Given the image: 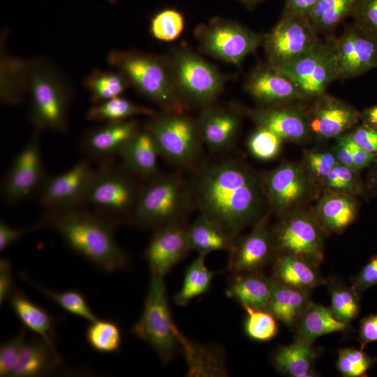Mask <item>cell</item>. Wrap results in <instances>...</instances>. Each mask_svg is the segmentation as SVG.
Returning <instances> with one entry per match:
<instances>
[{
  "instance_id": "1",
  "label": "cell",
  "mask_w": 377,
  "mask_h": 377,
  "mask_svg": "<svg viewBox=\"0 0 377 377\" xmlns=\"http://www.w3.org/2000/svg\"><path fill=\"white\" fill-rule=\"evenodd\" d=\"M190 191L200 214L234 241L265 214L260 176L237 160L223 159L205 166L197 172Z\"/></svg>"
},
{
  "instance_id": "2",
  "label": "cell",
  "mask_w": 377,
  "mask_h": 377,
  "mask_svg": "<svg viewBox=\"0 0 377 377\" xmlns=\"http://www.w3.org/2000/svg\"><path fill=\"white\" fill-rule=\"evenodd\" d=\"M40 224L55 230L71 249L104 271L113 272L128 265L115 239L114 223L94 211L46 210Z\"/></svg>"
},
{
  "instance_id": "3",
  "label": "cell",
  "mask_w": 377,
  "mask_h": 377,
  "mask_svg": "<svg viewBox=\"0 0 377 377\" xmlns=\"http://www.w3.org/2000/svg\"><path fill=\"white\" fill-rule=\"evenodd\" d=\"M107 61L141 94L165 112L184 113L186 105L178 91L168 60L138 52L114 50L108 53Z\"/></svg>"
},
{
  "instance_id": "4",
  "label": "cell",
  "mask_w": 377,
  "mask_h": 377,
  "mask_svg": "<svg viewBox=\"0 0 377 377\" xmlns=\"http://www.w3.org/2000/svg\"><path fill=\"white\" fill-rule=\"evenodd\" d=\"M27 94L30 119L38 131H66L72 90L57 68L42 59L31 61Z\"/></svg>"
},
{
  "instance_id": "5",
  "label": "cell",
  "mask_w": 377,
  "mask_h": 377,
  "mask_svg": "<svg viewBox=\"0 0 377 377\" xmlns=\"http://www.w3.org/2000/svg\"><path fill=\"white\" fill-rule=\"evenodd\" d=\"M191 202L190 188L180 177L158 175L142 186L129 219L138 226L156 230L183 222Z\"/></svg>"
},
{
  "instance_id": "6",
  "label": "cell",
  "mask_w": 377,
  "mask_h": 377,
  "mask_svg": "<svg viewBox=\"0 0 377 377\" xmlns=\"http://www.w3.org/2000/svg\"><path fill=\"white\" fill-rule=\"evenodd\" d=\"M110 161H103L94 170L85 205L112 223L130 219L138 201L140 187L128 172Z\"/></svg>"
},
{
  "instance_id": "7",
  "label": "cell",
  "mask_w": 377,
  "mask_h": 377,
  "mask_svg": "<svg viewBox=\"0 0 377 377\" xmlns=\"http://www.w3.org/2000/svg\"><path fill=\"white\" fill-rule=\"evenodd\" d=\"M163 277L151 274L143 309L132 332L150 346L162 363L167 364L180 346V331L172 318Z\"/></svg>"
},
{
  "instance_id": "8",
  "label": "cell",
  "mask_w": 377,
  "mask_h": 377,
  "mask_svg": "<svg viewBox=\"0 0 377 377\" xmlns=\"http://www.w3.org/2000/svg\"><path fill=\"white\" fill-rule=\"evenodd\" d=\"M266 205L281 217L317 200L321 189L303 163H285L260 176Z\"/></svg>"
},
{
  "instance_id": "9",
  "label": "cell",
  "mask_w": 377,
  "mask_h": 377,
  "mask_svg": "<svg viewBox=\"0 0 377 377\" xmlns=\"http://www.w3.org/2000/svg\"><path fill=\"white\" fill-rule=\"evenodd\" d=\"M272 235L276 253L300 258L318 268L322 263L327 234L312 209L302 207L279 217Z\"/></svg>"
},
{
  "instance_id": "10",
  "label": "cell",
  "mask_w": 377,
  "mask_h": 377,
  "mask_svg": "<svg viewBox=\"0 0 377 377\" xmlns=\"http://www.w3.org/2000/svg\"><path fill=\"white\" fill-rule=\"evenodd\" d=\"M172 75L184 102L211 105L221 94L224 77L211 64L188 50L176 51L168 61Z\"/></svg>"
},
{
  "instance_id": "11",
  "label": "cell",
  "mask_w": 377,
  "mask_h": 377,
  "mask_svg": "<svg viewBox=\"0 0 377 377\" xmlns=\"http://www.w3.org/2000/svg\"><path fill=\"white\" fill-rule=\"evenodd\" d=\"M145 129L156 141L160 155L173 164L189 165L200 154L202 142L198 122L184 113L154 114Z\"/></svg>"
},
{
  "instance_id": "12",
  "label": "cell",
  "mask_w": 377,
  "mask_h": 377,
  "mask_svg": "<svg viewBox=\"0 0 377 377\" xmlns=\"http://www.w3.org/2000/svg\"><path fill=\"white\" fill-rule=\"evenodd\" d=\"M195 34L205 52L234 65H239L263 40V36L237 22L218 17L199 25Z\"/></svg>"
},
{
  "instance_id": "13",
  "label": "cell",
  "mask_w": 377,
  "mask_h": 377,
  "mask_svg": "<svg viewBox=\"0 0 377 377\" xmlns=\"http://www.w3.org/2000/svg\"><path fill=\"white\" fill-rule=\"evenodd\" d=\"M276 68L288 75L307 98L324 94L329 85L337 80L335 38L319 39L297 59Z\"/></svg>"
},
{
  "instance_id": "14",
  "label": "cell",
  "mask_w": 377,
  "mask_h": 377,
  "mask_svg": "<svg viewBox=\"0 0 377 377\" xmlns=\"http://www.w3.org/2000/svg\"><path fill=\"white\" fill-rule=\"evenodd\" d=\"M318 34L307 15L283 13L263 36L269 64L279 68L291 63L319 40Z\"/></svg>"
},
{
  "instance_id": "15",
  "label": "cell",
  "mask_w": 377,
  "mask_h": 377,
  "mask_svg": "<svg viewBox=\"0 0 377 377\" xmlns=\"http://www.w3.org/2000/svg\"><path fill=\"white\" fill-rule=\"evenodd\" d=\"M36 132L14 158L1 184V195L8 204L20 203L38 193L47 175L43 163Z\"/></svg>"
},
{
  "instance_id": "16",
  "label": "cell",
  "mask_w": 377,
  "mask_h": 377,
  "mask_svg": "<svg viewBox=\"0 0 377 377\" xmlns=\"http://www.w3.org/2000/svg\"><path fill=\"white\" fill-rule=\"evenodd\" d=\"M94 170L87 160H81L64 172L48 176L38 194L46 210L82 207L85 205Z\"/></svg>"
},
{
  "instance_id": "17",
  "label": "cell",
  "mask_w": 377,
  "mask_h": 377,
  "mask_svg": "<svg viewBox=\"0 0 377 377\" xmlns=\"http://www.w3.org/2000/svg\"><path fill=\"white\" fill-rule=\"evenodd\" d=\"M228 269L232 274L259 272L274 255L272 228L265 214L246 235L238 237L229 251Z\"/></svg>"
},
{
  "instance_id": "18",
  "label": "cell",
  "mask_w": 377,
  "mask_h": 377,
  "mask_svg": "<svg viewBox=\"0 0 377 377\" xmlns=\"http://www.w3.org/2000/svg\"><path fill=\"white\" fill-rule=\"evenodd\" d=\"M338 79L360 76L377 68V39L353 24L335 38Z\"/></svg>"
},
{
  "instance_id": "19",
  "label": "cell",
  "mask_w": 377,
  "mask_h": 377,
  "mask_svg": "<svg viewBox=\"0 0 377 377\" xmlns=\"http://www.w3.org/2000/svg\"><path fill=\"white\" fill-rule=\"evenodd\" d=\"M315 98L306 114L311 136L319 140L336 139L360 121V112L339 98L325 93Z\"/></svg>"
},
{
  "instance_id": "20",
  "label": "cell",
  "mask_w": 377,
  "mask_h": 377,
  "mask_svg": "<svg viewBox=\"0 0 377 377\" xmlns=\"http://www.w3.org/2000/svg\"><path fill=\"white\" fill-rule=\"evenodd\" d=\"M184 222L156 229L145 253L151 274L164 276L191 250Z\"/></svg>"
},
{
  "instance_id": "21",
  "label": "cell",
  "mask_w": 377,
  "mask_h": 377,
  "mask_svg": "<svg viewBox=\"0 0 377 377\" xmlns=\"http://www.w3.org/2000/svg\"><path fill=\"white\" fill-rule=\"evenodd\" d=\"M291 103L247 109L246 114L257 126L269 129L283 141L302 144L312 137L306 111Z\"/></svg>"
},
{
  "instance_id": "22",
  "label": "cell",
  "mask_w": 377,
  "mask_h": 377,
  "mask_svg": "<svg viewBox=\"0 0 377 377\" xmlns=\"http://www.w3.org/2000/svg\"><path fill=\"white\" fill-rule=\"evenodd\" d=\"M245 89L265 107L307 99L288 75L269 64L254 71L247 79Z\"/></svg>"
},
{
  "instance_id": "23",
  "label": "cell",
  "mask_w": 377,
  "mask_h": 377,
  "mask_svg": "<svg viewBox=\"0 0 377 377\" xmlns=\"http://www.w3.org/2000/svg\"><path fill=\"white\" fill-rule=\"evenodd\" d=\"M139 131L138 123L132 119L105 123L84 133L80 142V149L91 159L108 160L119 155Z\"/></svg>"
},
{
  "instance_id": "24",
  "label": "cell",
  "mask_w": 377,
  "mask_h": 377,
  "mask_svg": "<svg viewBox=\"0 0 377 377\" xmlns=\"http://www.w3.org/2000/svg\"><path fill=\"white\" fill-rule=\"evenodd\" d=\"M202 142L212 152H221L235 143L240 128L238 113L232 110L214 108L202 109L197 121Z\"/></svg>"
},
{
  "instance_id": "25",
  "label": "cell",
  "mask_w": 377,
  "mask_h": 377,
  "mask_svg": "<svg viewBox=\"0 0 377 377\" xmlns=\"http://www.w3.org/2000/svg\"><path fill=\"white\" fill-rule=\"evenodd\" d=\"M312 209L327 235L341 234L356 221L360 203L356 196L325 191Z\"/></svg>"
},
{
  "instance_id": "26",
  "label": "cell",
  "mask_w": 377,
  "mask_h": 377,
  "mask_svg": "<svg viewBox=\"0 0 377 377\" xmlns=\"http://www.w3.org/2000/svg\"><path fill=\"white\" fill-rule=\"evenodd\" d=\"M62 365L55 346L38 336L26 341L11 376L34 377L50 374Z\"/></svg>"
},
{
  "instance_id": "27",
  "label": "cell",
  "mask_w": 377,
  "mask_h": 377,
  "mask_svg": "<svg viewBox=\"0 0 377 377\" xmlns=\"http://www.w3.org/2000/svg\"><path fill=\"white\" fill-rule=\"evenodd\" d=\"M159 155L156 141L145 128L129 140L119 154L126 169L147 180L159 175L157 164Z\"/></svg>"
},
{
  "instance_id": "28",
  "label": "cell",
  "mask_w": 377,
  "mask_h": 377,
  "mask_svg": "<svg viewBox=\"0 0 377 377\" xmlns=\"http://www.w3.org/2000/svg\"><path fill=\"white\" fill-rule=\"evenodd\" d=\"M272 263V277L286 285L310 291L327 283L318 272V267L300 258L275 253Z\"/></svg>"
},
{
  "instance_id": "29",
  "label": "cell",
  "mask_w": 377,
  "mask_h": 377,
  "mask_svg": "<svg viewBox=\"0 0 377 377\" xmlns=\"http://www.w3.org/2000/svg\"><path fill=\"white\" fill-rule=\"evenodd\" d=\"M226 294L242 306L267 310L271 297V279L261 271L232 274Z\"/></svg>"
},
{
  "instance_id": "30",
  "label": "cell",
  "mask_w": 377,
  "mask_h": 377,
  "mask_svg": "<svg viewBox=\"0 0 377 377\" xmlns=\"http://www.w3.org/2000/svg\"><path fill=\"white\" fill-rule=\"evenodd\" d=\"M271 297L268 311L290 327H295L310 301L309 290L282 283L272 276Z\"/></svg>"
},
{
  "instance_id": "31",
  "label": "cell",
  "mask_w": 377,
  "mask_h": 377,
  "mask_svg": "<svg viewBox=\"0 0 377 377\" xmlns=\"http://www.w3.org/2000/svg\"><path fill=\"white\" fill-rule=\"evenodd\" d=\"M191 376H226V354L220 346L202 345L179 336Z\"/></svg>"
},
{
  "instance_id": "32",
  "label": "cell",
  "mask_w": 377,
  "mask_h": 377,
  "mask_svg": "<svg viewBox=\"0 0 377 377\" xmlns=\"http://www.w3.org/2000/svg\"><path fill=\"white\" fill-rule=\"evenodd\" d=\"M348 325L338 320L329 307L310 302L295 326L294 341L313 344L319 337L346 330Z\"/></svg>"
},
{
  "instance_id": "33",
  "label": "cell",
  "mask_w": 377,
  "mask_h": 377,
  "mask_svg": "<svg viewBox=\"0 0 377 377\" xmlns=\"http://www.w3.org/2000/svg\"><path fill=\"white\" fill-rule=\"evenodd\" d=\"M318 350L313 344L294 341L290 345L278 347L273 353L272 362L281 374L291 377L316 376L314 363Z\"/></svg>"
},
{
  "instance_id": "34",
  "label": "cell",
  "mask_w": 377,
  "mask_h": 377,
  "mask_svg": "<svg viewBox=\"0 0 377 377\" xmlns=\"http://www.w3.org/2000/svg\"><path fill=\"white\" fill-rule=\"evenodd\" d=\"M8 300L13 312L26 329L31 330L54 346L52 338L54 318L47 311L19 290H14Z\"/></svg>"
},
{
  "instance_id": "35",
  "label": "cell",
  "mask_w": 377,
  "mask_h": 377,
  "mask_svg": "<svg viewBox=\"0 0 377 377\" xmlns=\"http://www.w3.org/2000/svg\"><path fill=\"white\" fill-rule=\"evenodd\" d=\"M187 230L191 249L198 253L208 254L216 251L229 252L235 242L217 224L201 214Z\"/></svg>"
},
{
  "instance_id": "36",
  "label": "cell",
  "mask_w": 377,
  "mask_h": 377,
  "mask_svg": "<svg viewBox=\"0 0 377 377\" xmlns=\"http://www.w3.org/2000/svg\"><path fill=\"white\" fill-rule=\"evenodd\" d=\"M1 62V99L8 105L20 103L28 83L31 61L12 57H3Z\"/></svg>"
},
{
  "instance_id": "37",
  "label": "cell",
  "mask_w": 377,
  "mask_h": 377,
  "mask_svg": "<svg viewBox=\"0 0 377 377\" xmlns=\"http://www.w3.org/2000/svg\"><path fill=\"white\" fill-rule=\"evenodd\" d=\"M207 254L198 253L187 267L182 286L174 296V302L180 306L187 305L193 299L206 293L215 275L205 264Z\"/></svg>"
},
{
  "instance_id": "38",
  "label": "cell",
  "mask_w": 377,
  "mask_h": 377,
  "mask_svg": "<svg viewBox=\"0 0 377 377\" xmlns=\"http://www.w3.org/2000/svg\"><path fill=\"white\" fill-rule=\"evenodd\" d=\"M154 114L153 110L139 105L119 96L94 104L87 111L86 117L89 121L108 123L131 119L138 115Z\"/></svg>"
},
{
  "instance_id": "39",
  "label": "cell",
  "mask_w": 377,
  "mask_h": 377,
  "mask_svg": "<svg viewBox=\"0 0 377 377\" xmlns=\"http://www.w3.org/2000/svg\"><path fill=\"white\" fill-rule=\"evenodd\" d=\"M330 295L329 309L338 320L349 325L360 312L361 295L338 279H331L326 283Z\"/></svg>"
},
{
  "instance_id": "40",
  "label": "cell",
  "mask_w": 377,
  "mask_h": 377,
  "mask_svg": "<svg viewBox=\"0 0 377 377\" xmlns=\"http://www.w3.org/2000/svg\"><path fill=\"white\" fill-rule=\"evenodd\" d=\"M84 84L90 92L91 101L98 104L121 96L130 83L126 76L119 71H107L98 69L87 76Z\"/></svg>"
},
{
  "instance_id": "41",
  "label": "cell",
  "mask_w": 377,
  "mask_h": 377,
  "mask_svg": "<svg viewBox=\"0 0 377 377\" xmlns=\"http://www.w3.org/2000/svg\"><path fill=\"white\" fill-rule=\"evenodd\" d=\"M357 0H319L307 14L319 31L335 28L348 16H351Z\"/></svg>"
},
{
  "instance_id": "42",
  "label": "cell",
  "mask_w": 377,
  "mask_h": 377,
  "mask_svg": "<svg viewBox=\"0 0 377 377\" xmlns=\"http://www.w3.org/2000/svg\"><path fill=\"white\" fill-rule=\"evenodd\" d=\"M20 276L27 283L31 285L68 313L89 322L98 319L84 295L79 291L75 290L61 292L52 290L34 281L25 272H22Z\"/></svg>"
},
{
  "instance_id": "43",
  "label": "cell",
  "mask_w": 377,
  "mask_h": 377,
  "mask_svg": "<svg viewBox=\"0 0 377 377\" xmlns=\"http://www.w3.org/2000/svg\"><path fill=\"white\" fill-rule=\"evenodd\" d=\"M319 186L322 191H334L356 197L362 195L366 191L360 171L339 163L319 184Z\"/></svg>"
},
{
  "instance_id": "44",
  "label": "cell",
  "mask_w": 377,
  "mask_h": 377,
  "mask_svg": "<svg viewBox=\"0 0 377 377\" xmlns=\"http://www.w3.org/2000/svg\"><path fill=\"white\" fill-rule=\"evenodd\" d=\"M86 339L94 350L102 353H112L119 350L121 334L114 323L98 318L90 322L87 327Z\"/></svg>"
},
{
  "instance_id": "45",
  "label": "cell",
  "mask_w": 377,
  "mask_h": 377,
  "mask_svg": "<svg viewBox=\"0 0 377 377\" xmlns=\"http://www.w3.org/2000/svg\"><path fill=\"white\" fill-rule=\"evenodd\" d=\"M246 311L244 329L251 339L266 342L273 339L277 334V319L268 311L243 306Z\"/></svg>"
},
{
  "instance_id": "46",
  "label": "cell",
  "mask_w": 377,
  "mask_h": 377,
  "mask_svg": "<svg viewBox=\"0 0 377 377\" xmlns=\"http://www.w3.org/2000/svg\"><path fill=\"white\" fill-rule=\"evenodd\" d=\"M377 361L376 357L362 348H343L338 351L337 369L345 377H362L367 374Z\"/></svg>"
},
{
  "instance_id": "47",
  "label": "cell",
  "mask_w": 377,
  "mask_h": 377,
  "mask_svg": "<svg viewBox=\"0 0 377 377\" xmlns=\"http://www.w3.org/2000/svg\"><path fill=\"white\" fill-rule=\"evenodd\" d=\"M183 14L175 8H165L157 13L151 19L150 31L152 36L161 41L177 39L184 31Z\"/></svg>"
},
{
  "instance_id": "48",
  "label": "cell",
  "mask_w": 377,
  "mask_h": 377,
  "mask_svg": "<svg viewBox=\"0 0 377 377\" xmlns=\"http://www.w3.org/2000/svg\"><path fill=\"white\" fill-rule=\"evenodd\" d=\"M283 141L278 135L269 129L257 126L247 140V147L255 158L269 161L278 156Z\"/></svg>"
},
{
  "instance_id": "49",
  "label": "cell",
  "mask_w": 377,
  "mask_h": 377,
  "mask_svg": "<svg viewBox=\"0 0 377 377\" xmlns=\"http://www.w3.org/2000/svg\"><path fill=\"white\" fill-rule=\"evenodd\" d=\"M337 160L332 150L311 149L304 153L303 165L319 184L337 165Z\"/></svg>"
},
{
  "instance_id": "50",
  "label": "cell",
  "mask_w": 377,
  "mask_h": 377,
  "mask_svg": "<svg viewBox=\"0 0 377 377\" xmlns=\"http://www.w3.org/2000/svg\"><path fill=\"white\" fill-rule=\"evenodd\" d=\"M26 328L7 341L0 347V376H11L18 361L25 340Z\"/></svg>"
},
{
  "instance_id": "51",
  "label": "cell",
  "mask_w": 377,
  "mask_h": 377,
  "mask_svg": "<svg viewBox=\"0 0 377 377\" xmlns=\"http://www.w3.org/2000/svg\"><path fill=\"white\" fill-rule=\"evenodd\" d=\"M351 16L355 24L377 39V0H357Z\"/></svg>"
},
{
  "instance_id": "52",
  "label": "cell",
  "mask_w": 377,
  "mask_h": 377,
  "mask_svg": "<svg viewBox=\"0 0 377 377\" xmlns=\"http://www.w3.org/2000/svg\"><path fill=\"white\" fill-rule=\"evenodd\" d=\"M352 286L362 295L377 286V254L371 257L359 272L351 279Z\"/></svg>"
},
{
  "instance_id": "53",
  "label": "cell",
  "mask_w": 377,
  "mask_h": 377,
  "mask_svg": "<svg viewBox=\"0 0 377 377\" xmlns=\"http://www.w3.org/2000/svg\"><path fill=\"white\" fill-rule=\"evenodd\" d=\"M347 133L359 146L377 156V131L361 124Z\"/></svg>"
},
{
  "instance_id": "54",
  "label": "cell",
  "mask_w": 377,
  "mask_h": 377,
  "mask_svg": "<svg viewBox=\"0 0 377 377\" xmlns=\"http://www.w3.org/2000/svg\"><path fill=\"white\" fill-rule=\"evenodd\" d=\"M40 228L41 226L39 223L30 227L15 228L1 220L0 222V251H4L29 232Z\"/></svg>"
},
{
  "instance_id": "55",
  "label": "cell",
  "mask_w": 377,
  "mask_h": 377,
  "mask_svg": "<svg viewBox=\"0 0 377 377\" xmlns=\"http://www.w3.org/2000/svg\"><path fill=\"white\" fill-rule=\"evenodd\" d=\"M358 341L363 349L369 343L377 342V313H372L360 320Z\"/></svg>"
},
{
  "instance_id": "56",
  "label": "cell",
  "mask_w": 377,
  "mask_h": 377,
  "mask_svg": "<svg viewBox=\"0 0 377 377\" xmlns=\"http://www.w3.org/2000/svg\"><path fill=\"white\" fill-rule=\"evenodd\" d=\"M345 136L353 161L355 170L360 171L369 168L376 161L377 156L367 151L359 146L352 140L348 133H345Z\"/></svg>"
},
{
  "instance_id": "57",
  "label": "cell",
  "mask_w": 377,
  "mask_h": 377,
  "mask_svg": "<svg viewBox=\"0 0 377 377\" xmlns=\"http://www.w3.org/2000/svg\"><path fill=\"white\" fill-rule=\"evenodd\" d=\"M14 291L13 274L10 263L6 258L0 260V304L2 305Z\"/></svg>"
},
{
  "instance_id": "58",
  "label": "cell",
  "mask_w": 377,
  "mask_h": 377,
  "mask_svg": "<svg viewBox=\"0 0 377 377\" xmlns=\"http://www.w3.org/2000/svg\"><path fill=\"white\" fill-rule=\"evenodd\" d=\"M319 0H286L283 13L307 15Z\"/></svg>"
},
{
  "instance_id": "59",
  "label": "cell",
  "mask_w": 377,
  "mask_h": 377,
  "mask_svg": "<svg viewBox=\"0 0 377 377\" xmlns=\"http://www.w3.org/2000/svg\"><path fill=\"white\" fill-rule=\"evenodd\" d=\"M362 124L377 131V104L360 112Z\"/></svg>"
},
{
  "instance_id": "60",
  "label": "cell",
  "mask_w": 377,
  "mask_h": 377,
  "mask_svg": "<svg viewBox=\"0 0 377 377\" xmlns=\"http://www.w3.org/2000/svg\"><path fill=\"white\" fill-rule=\"evenodd\" d=\"M369 172L365 183L366 190H369L372 193L377 194V158L369 166Z\"/></svg>"
},
{
  "instance_id": "61",
  "label": "cell",
  "mask_w": 377,
  "mask_h": 377,
  "mask_svg": "<svg viewBox=\"0 0 377 377\" xmlns=\"http://www.w3.org/2000/svg\"><path fill=\"white\" fill-rule=\"evenodd\" d=\"M249 8H253L265 0H237Z\"/></svg>"
}]
</instances>
